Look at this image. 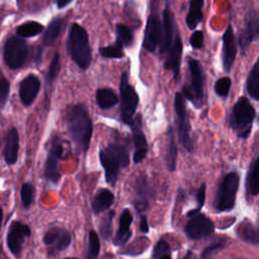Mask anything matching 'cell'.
I'll return each mask as SVG.
<instances>
[{
	"label": "cell",
	"instance_id": "cell-1",
	"mask_svg": "<svg viewBox=\"0 0 259 259\" xmlns=\"http://www.w3.org/2000/svg\"><path fill=\"white\" fill-rule=\"evenodd\" d=\"M68 130L77 151L86 152L92 136V121L83 105L77 104L71 109L68 116Z\"/></svg>",
	"mask_w": 259,
	"mask_h": 259
},
{
	"label": "cell",
	"instance_id": "cell-2",
	"mask_svg": "<svg viewBox=\"0 0 259 259\" xmlns=\"http://www.w3.org/2000/svg\"><path fill=\"white\" fill-rule=\"evenodd\" d=\"M99 159L104 168L106 182L114 186L120 168L126 167L130 163L127 150L119 144H110L99 152Z\"/></svg>",
	"mask_w": 259,
	"mask_h": 259
},
{
	"label": "cell",
	"instance_id": "cell-3",
	"mask_svg": "<svg viewBox=\"0 0 259 259\" xmlns=\"http://www.w3.org/2000/svg\"><path fill=\"white\" fill-rule=\"evenodd\" d=\"M68 51L73 61L86 70L91 62V50L87 31L78 23H73L68 37Z\"/></svg>",
	"mask_w": 259,
	"mask_h": 259
},
{
	"label": "cell",
	"instance_id": "cell-4",
	"mask_svg": "<svg viewBox=\"0 0 259 259\" xmlns=\"http://www.w3.org/2000/svg\"><path fill=\"white\" fill-rule=\"evenodd\" d=\"M255 114V109L249 100L246 97L239 98L231 116V125L238 137L246 139L249 136Z\"/></svg>",
	"mask_w": 259,
	"mask_h": 259
},
{
	"label": "cell",
	"instance_id": "cell-5",
	"mask_svg": "<svg viewBox=\"0 0 259 259\" xmlns=\"http://www.w3.org/2000/svg\"><path fill=\"white\" fill-rule=\"evenodd\" d=\"M188 66L190 72V83L185 85L183 88L184 96L192 102V104L199 108L202 105L203 99V75L199 63L192 59L188 58Z\"/></svg>",
	"mask_w": 259,
	"mask_h": 259
},
{
	"label": "cell",
	"instance_id": "cell-6",
	"mask_svg": "<svg viewBox=\"0 0 259 259\" xmlns=\"http://www.w3.org/2000/svg\"><path fill=\"white\" fill-rule=\"evenodd\" d=\"M120 116L123 122L130 124L135 117L136 109L139 103V96L136 90L130 85L126 72H123L120 78Z\"/></svg>",
	"mask_w": 259,
	"mask_h": 259
},
{
	"label": "cell",
	"instance_id": "cell-7",
	"mask_svg": "<svg viewBox=\"0 0 259 259\" xmlns=\"http://www.w3.org/2000/svg\"><path fill=\"white\" fill-rule=\"evenodd\" d=\"M27 56V47L25 41L20 36H10L4 45L3 58L6 65L12 69L16 70L20 68Z\"/></svg>",
	"mask_w": 259,
	"mask_h": 259
},
{
	"label": "cell",
	"instance_id": "cell-8",
	"mask_svg": "<svg viewBox=\"0 0 259 259\" xmlns=\"http://www.w3.org/2000/svg\"><path fill=\"white\" fill-rule=\"evenodd\" d=\"M239 187V176L235 172L227 174L219 190L217 208L220 211L230 210L235 204L236 194Z\"/></svg>",
	"mask_w": 259,
	"mask_h": 259
},
{
	"label": "cell",
	"instance_id": "cell-9",
	"mask_svg": "<svg viewBox=\"0 0 259 259\" xmlns=\"http://www.w3.org/2000/svg\"><path fill=\"white\" fill-rule=\"evenodd\" d=\"M174 109L177 115L178 123V136L181 145L187 150H191V139H190V122L185 105V97L177 92L174 99Z\"/></svg>",
	"mask_w": 259,
	"mask_h": 259
},
{
	"label": "cell",
	"instance_id": "cell-10",
	"mask_svg": "<svg viewBox=\"0 0 259 259\" xmlns=\"http://www.w3.org/2000/svg\"><path fill=\"white\" fill-rule=\"evenodd\" d=\"M42 241L49 248V254L56 255L70 246L71 235L65 229L53 227L45 233Z\"/></svg>",
	"mask_w": 259,
	"mask_h": 259
},
{
	"label": "cell",
	"instance_id": "cell-11",
	"mask_svg": "<svg viewBox=\"0 0 259 259\" xmlns=\"http://www.w3.org/2000/svg\"><path fill=\"white\" fill-rule=\"evenodd\" d=\"M30 236V229L27 225H24L20 222H12L9 227L6 243L8 249L14 256H18L21 251L22 244L25 238Z\"/></svg>",
	"mask_w": 259,
	"mask_h": 259
},
{
	"label": "cell",
	"instance_id": "cell-12",
	"mask_svg": "<svg viewBox=\"0 0 259 259\" xmlns=\"http://www.w3.org/2000/svg\"><path fill=\"white\" fill-rule=\"evenodd\" d=\"M62 153H63L62 143L58 139H54L48 154L46 167H45L46 178L53 183H57L61 177V174L58 168V163L62 157Z\"/></svg>",
	"mask_w": 259,
	"mask_h": 259
},
{
	"label": "cell",
	"instance_id": "cell-13",
	"mask_svg": "<svg viewBox=\"0 0 259 259\" xmlns=\"http://www.w3.org/2000/svg\"><path fill=\"white\" fill-rule=\"evenodd\" d=\"M132 128L133 133V141L135 146V153H134V162L140 163L142 162L148 152V145L147 140L143 132L142 127V118L141 114H137L132 122L128 124Z\"/></svg>",
	"mask_w": 259,
	"mask_h": 259
},
{
	"label": "cell",
	"instance_id": "cell-14",
	"mask_svg": "<svg viewBox=\"0 0 259 259\" xmlns=\"http://www.w3.org/2000/svg\"><path fill=\"white\" fill-rule=\"evenodd\" d=\"M161 31H162V24L160 22L159 16L152 12L147 20L146 29H145V36L143 41V47L148 52H154L161 40Z\"/></svg>",
	"mask_w": 259,
	"mask_h": 259
},
{
	"label": "cell",
	"instance_id": "cell-15",
	"mask_svg": "<svg viewBox=\"0 0 259 259\" xmlns=\"http://www.w3.org/2000/svg\"><path fill=\"white\" fill-rule=\"evenodd\" d=\"M185 232L191 239H200L213 232V224L204 214L193 215L185 226Z\"/></svg>",
	"mask_w": 259,
	"mask_h": 259
},
{
	"label": "cell",
	"instance_id": "cell-16",
	"mask_svg": "<svg viewBox=\"0 0 259 259\" xmlns=\"http://www.w3.org/2000/svg\"><path fill=\"white\" fill-rule=\"evenodd\" d=\"M174 32H175V22L173 14L170 10L169 5L167 4L164 12H163V21H162V31H161V48L160 52L161 54L168 53L173 40H174ZM176 34V33H175Z\"/></svg>",
	"mask_w": 259,
	"mask_h": 259
},
{
	"label": "cell",
	"instance_id": "cell-17",
	"mask_svg": "<svg viewBox=\"0 0 259 259\" xmlns=\"http://www.w3.org/2000/svg\"><path fill=\"white\" fill-rule=\"evenodd\" d=\"M237 54V46L234 31L231 25L228 26L223 35V67L226 72H230Z\"/></svg>",
	"mask_w": 259,
	"mask_h": 259
},
{
	"label": "cell",
	"instance_id": "cell-18",
	"mask_svg": "<svg viewBox=\"0 0 259 259\" xmlns=\"http://www.w3.org/2000/svg\"><path fill=\"white\" fill-rule=\"evenodd\" d=\"M39 80L35 75H27L21 82L19 86V97L22 103L26 106L30 105L35 99L39 90Z\"/></svg>",
	"mask_w": 259,
	"mask_h": 259
},
{
	"label": "cell",
	"instance_id": "cell-19",
	"mask_svg": "<svg viewBox=\"0 0 259 259\" xmlns=\"http://www.w3.org/2000/svg\"><path fill=\"white\" fill-rule=\"evenodd\" d=\"M181 57H182V40L179 34L176 33L173 44L168 52L167 60L164 65L166 70H170L173 72L174 77H177V75L179 74Z\"/></svg>",
	"mask_w": 259,
	"mask_h": 259
},
{
	"label": "cell",
	"instance_id": "cell-20",
	"mask_svg": "<svg viewBox=\"0 0 259 259\" xmlns=\"http://www.w3.org/2000/svg\"><path fill=\"white\" fill-rule=\"evenodd\" d=\"M19 149V137L16 128H10L6 135L5 148H4V159L8 165H13L18 156Z\"/></svg>",
	"mask_w": 259,
	"mask_h": 259
},
{
	"label": "cell",
	"instance_id": "cell-21",
	"mask_svg": "<svg viewBox=\"0 0 259 259\" xmlns=\"http://www.w3.org/2000/svg\"><path fill=\"white\" fill-rule=\"evenodd\" d=\"M259 35V14H252L250 19L247 21L245 28L240 34L239 45L245 50L250 42Z\"/></svg>",
	"mask_w": 259,
	"mask_h": 259
},
{
	"label": "cell",
	"instance_id": "cell-22",
	"mask_svg": "<svg viewBox=\"0 0 259 259\" xmlns=\"http://www.w3.org/2000/svg\"><path fill=\"white\" fill-rule=\"evenodd\" d=\"M133 222V215L131 214L128 209H124L119 218L118 230L114 238V244L116 246H121L125 244L132 236V232L130 230V226Z\"/></svg>",
	"mask_w": 259,
	"mask_h": 259
},
{
	"label": "cell",
	"instance_id": "cell-23",
	"mask_svg": "<svg viewBox=\"0 0 259 259\" xmlns=\"http://www.w3.org/2000/svg\"><path fill=\"white\" fill-rule=\"evenodd\" d=\"M114 196L108 189H100L92 201V210L94 213H100L107 209L113 202Z\"/></svg>",
	"mask_w": 259,
	"mask_h": 259
},
{
	"label": "cell",
	"instance_id": "cell-24",
	"mask_svg": "<svg viewBox=\"0 0 259 259\" xmlns=\"http://www.w3.org/2000/svg\"><path fill=\"white\" fill-rule=\"evenodd\" d=\"M202 3L203 0H190L189 11L185 18L188 28H196V26L202 20Z\"/></svg>",
	"mask_w": 259,
	"mask_h": 259
},
{
	"label": "cell",
	"instance_id": "cell-25",
	"mask_svg": "<svg viewBox=\"0 0 259 259\" xmlns=\"http://www.w3.org/2000/svg\"><path fill=\"white\" fill-rule=\"evenodd\" d=\"M247 90L252 98L259 100V57L250 71L247 80Z\"/></svg>",
	"mask_w": 259,
	"mask_h": 259
},
{
	"label": "cell",
	"instance_id": "cell-26",
	"mask_svg": "<svg viewBox=\"0 0 259 259\" xmlns=\"http://www.w3.org/2000/svg\"><path fill=\"white\" fill-rule=\"evenodd\" d=\"M135 204L137 208L143 209L148 201V186L144 178L140 177L135 184Z\"/></svg>",
	"mask_w": 259,
	"mask_h": 259
},
{
	"label": "cell",
	"instance_id": "cell-27",
	"mask_svg": "<svg viewBox=\"0 0 259 259\" xmlns=\"http://www.w3.org/2000/svg\"><path fill=\"white\" fill-rule=\"evenodd\" d=\"M96 100L100 108L107 109L114 106L117 103V97L111 89L102 88L96 92Z\"/></svg>",
	"mask_w": 259,
	"mask_h": 259
},
{
	"label": "cell",
	"instance_id": "cell-28",
	"mask_svg": "<svg viewBox=\"0 0 259 259\" xmlns=\"http://www.w3.org/2000/svg\"><path fill=\"white\" fill-rule=\"evenodd\" d=\"M247 190L249 194L256 195L259 193V155L252 166L247 178Z\"/></svg>",
	"mask_w": 259,
	"mask_h": 259
},
{
	"label": "cell",
	"instance_id": "cell-29",
	"mask_svg": "<svg viewBox=\"0 0 259 259\" xmlns=\"http://www.w3.org/2000/svg\"><path fill=\"white\" fill-rule=\"evenodd\" d=\"M237 231H238L239 237L241 239L245 240L246 242H249V243H258L259 242V237H258L256 230L248 221L242 222L239 225Z\"/></svg>",
	"mask_w": 259,
	"mask_h": 259
},
{
	"label": "cell",
	"instance_id": "cell-30",
	"mask_svg": "<svg viewBox=\"0 0 259 259\" xmlns=\"http://www.w3.org/2000/svg\"><path fill=\"white\" fill-rule=\"evenodd\" d=\"M44 29V26L35 21H28L19 25L16 29L17 36L20 37H31L40 33Z\"/></svg>",
	"mask_w": 259,
	"mask_h": 259
},
{
	"label": "cell",
	"instance_id": "cell-31",
	"mask_svg": "<svg viewBox=\"0 0 259 259\" xmlns=\"http://www.w3.org/2000/svg\"><path fill=\"white\" fill-rule=\"evenodd\" d=\"M61 26H62V20L60 18H55L50 22L44 35L45 46H51L54 44V41L56 40V38L60 33Z\"/></svg>",
	"mask_w": 259,
	"mask_h": 259
},
{
	"label": "cell",
	"instance_id": "cell-32",
	"mask_svg": "<svg viewBox=\"0 0 259 259\" xmlns=\"http://www.w3.org/2000/svg\"><path fill=\"white\" fill-rule=\"evenodd\" d=\"M169 146H168V151H167V156H166V162L169 171H174L176 167V158H177V147L175 144L174 140V133H173V127H169Z\"/></svg>",
	"mask_w": 259,
	"mask_h": 259
},
{
	"label": "cell",
	"instance_id": "cell-33",
	"mask_svg": "<svg viewBox=\"0 0 259 259\" xmlns=\"http://www.w3.org/2000/svg\"><path fill=\"white\" fill-rule=\"evenodd\" d=\"M116 33H117V39L116 41L121 45L122 47H130L134 41V35L132 30L123 25V24H117L116 25Z\"/></svg>",
	"mask_w": 259,
	"mask_h": 259
},
{
	"label": "cell",
	"instance_id": "cell-34",
	"mask_svg": "<svg viewBox=\"0 0 259 259\" xmlns=\"http://www.w3.org/2000/svg\"><path fill=\"white\" fill-rule=\"evenodd\" d=\"M99 53L104 58H110V59H120L124 56L122 51V46L119 45L117 41H115L112 46H107L99 49Z\"/></svg>",
	"mask_w": 259,
	"mask_h": 259
},
{
	"label": "cell",
	"instance_id": "cell-35",
	"mask_svg": "<svg viewBox=\"0 0 259 259\" xmlns=\"http://www.w3.org/2000/svg\"><path fill=\"white\" fill-rule=\"evenodd\" d=\"M114 215V211L110 210L108 211L102 219L100 222V227H99V231L101 234V237L104 240H108L110 235H111V224H112V218Z\"/></svg>",
	"mask_w": 259,
	"mask_h": 259
},
{
	"label": "cell",
	"instance_id": "cell-36",
	"mask_svg": "<svg viewBox=\"0 0 259 259\" xmlns=\"http://www.w3.org/2000/svg\"><path fill=\"white\" fill-rule=\"evenodd\" d=\"M100 250V242L98 235L95 231L89 232V244H88V252L87 259H95Z\"/></svg>",
	"mask_w": 259,
	"mask_h": 259
},
{
	"label": "cell",
	"instance_id": "cell-37",
	"mask_svg": "<svg viewBox=\"0 0 259 259\" xmlns=\"http://www.w3.org/2000/svg\"><path fill=\"white\" fill-rule=\"evenodd\" d=\"M231 79L229 77H223L219 80H217L214 84V90L215 93L221 97H226L229 94L230 88H231Z\"/></svg>",
	"mask_w": 259,
	"mask_h": 259
},
{
	"label": "cell",
	"instance_id": "cell-38",
	"mask_svg": "<svg viewBox=\"0 0 259 259\" xmlns=\"http://www.w3.org/2000/svg\"><path fill=\"white\" fill-rule=\"evenodd\" d=\"M33 196V187L30 183H23L20 189V198L23 206L28 207L32 201Z\"/></svg>",
	"mask_w": 259,
	"mask_h": 259
},
{
	"label": "cell",
	"instance_id": "cell-39",
	"mask_svg": "<svg viewBox=\"0 0 259 259\" xmlns=\"http://www.w3.org/2000/svg\"><path fill=\"white\" fill-rule=\"evenodd\" d=\"M225 245L224 239H218L212 244H210L207 248H205L201 254V259H210L223 246Z\"/></svg>",
	"mask_w": 259,
	"mask_h": 259
},
{
	"label": "cell",
	"instance_id": "cell-40",
	"mask_svg": "<svg viewBox=\"0 0 259 259\" xmlns=\"http://www.w3.org/2000/svg\"><path fill=\"white\" fill-rule=\"evenodd\" d=\"M60 72V55L59 53H56L52 59L50 68H49V73H48V82H52L57 75Z\"/></svg>",
	"mask_w": 259,
	"mask_h": 259
},
{
	"label": "cell",
	"instance_id": "cell-41",
	"mask_svg": "<svg viewBox=\"0 0 259 259\" xmlns=\"http://www.w3.org/2000/svg\"><path fill=\"white\" fill-rule=\"evenodd\" d=\"M9 88H10V84L8 80L4 77H1L0 78V108H2L6 103V100L9 95Z\"/></svg>",
	"mask_w": 259,
	"mask_h": 259
},
{
	"label": "cell",
	"instance_id": "cell-42",
	"mask_svg": "<svg viewBox=\"0 0 259 259\" xmlns=\"http://www.w3.org/2000/svg\"><path fill=\"white\" fill-rule=\"evenodd\" d=\"M169 251V245L164 240H160L153 250V257L155 259H159L162 256L166 255V253Z\"/></svg>",
	"mask_w": 259,
	"mask_h": 259
},
{
	"label": "cell",
	"instance_id": "cell-43",
	"mask_svg": "<svg viewBox=\"0 0 259 259\" xmlns=\"http://www.w3.org/2000/svg\"><path fill=\"white\" fill-rule=\"evenodd\" d=\"M190 45L194 49H200L203 44V33L200 30H194V32L190 36Z\"/></svg>",
	"mask_w": 259,
	"mask_h": 259
},
{
	"label": "cell",
	"instance_id": "cell-44",
	"mask_svg": "<svg viewBox=\"0 0 259 259\" xmlns=\"http://www.w3.org/2000/svg\"><path fill=\"white\" fill-rule=\"evenodd\" d=\"M196 199H197V203H198V208H200L203 203H204V199H205V185L202 184L200 186V188L197 191L196 194Z\"/></svg>",
	"mask_w": 259,
	"mask_h": 259
},
{
	"label": "cell",
	"instance_id": "cell-45",
	"mask_svg": "<svg viewBox=\"0 0 259 259\" xmlns=\"http://www.w3.org/2000/svg\"><path fill=\"white\" fill-rule=\"evenodd\" d=\"M140 229L143 233H148L149 232V225L147 222V218L145 215L141 217V221H140Z\"/></svg>",
	"mask_w": 259,
	"mask_h": 259
},
{
	"label": "cell",
	"instance_id": "cell-46",
	"mask_svg": "<svg viewBox=\"0 0 259 259\" xmlns=\"http://www.w3.org/2000/svg\"><path fill=\"white\" fill-rule=\"evenodd\" d=\"M72 0H57V4L59 8H63L66 7Z\"/></svg>",
	"mask_w": 259,
	"mask_h": 259
},
{
	"label": "cell",
	"instance_id": "cell-47",
	"mask_svg": "<svg viewBox=\"0 0 259 259\" xmlns=\"http://www.w3.org/2000/svg\"><path fill=\"white\" fill-rule=\"evenodd\" d=\"M2 219H3V211L0 208V229H1V223H2Z\"/></svg>",
	"mask_w": 259,
	"mask_h": 259
},
{
	"label": "cell",
	"instance_id": "cell-48",
	"mask_svg": "<svg viewBox=\"0 0 259 259\" xmlns=\"http://www.w3.org/2000/svg\"><path fill=\"white\" fill-rule=\"evenodd\" d=\"M159 259H171V257H170L169 255H167V254H166V255L162 256V257H161V258H159Z\"/></svg>",
	"mask_w": 259,
	"mask_h": 259
},
{
	"label": "cell",
	"instance_id": "cell-49",
	"mask_svg": "<svg viewBox=\"0 0 259 259\" xmlns=\"http://www.w3.org/2000/svg\"><path fill=\"white\" fill-rule=\"evenodd\" d=\"M64 259H78V258H73V257H70V258H64Z\"/></svg>",
	"mask_w": 259,
	"mask_h": 259
}]
</instances>
